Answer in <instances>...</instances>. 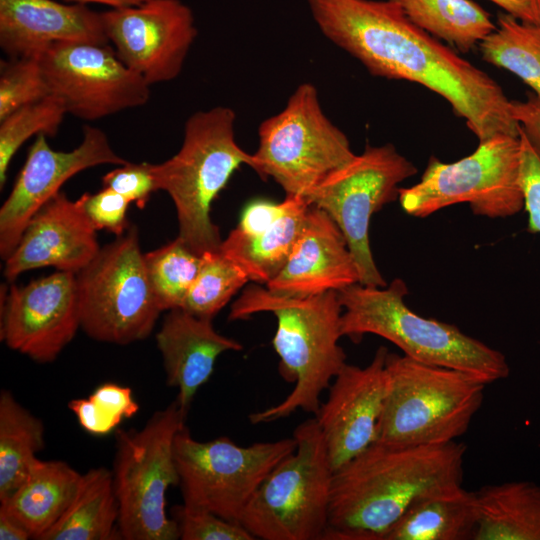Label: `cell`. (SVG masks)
<instances>
[{"label":"cell","mask_w":540,"mask_h":540,"mask_svg":"<svg viewBox=\"0 0 540 540\" xmlns=\"http://www.w3.org/2000/svg\"><path fill=\"white\" fill-rule=\"evenodd\" d=\"M322 34L386 79L420 84L443 97L479 142L519 136L501 86L415 25L393 0H306Z\"/></svg>","instance_id":"1"},{"label":"cell","mask_w":540,"mask_h":540,"mask_svg":"<svg viewBox=\"0 0 540 540\" xmlns=\"http://www.w3.org/2000/svg\"><path fill=\"white\" fill-rule=\"evenodd\" d=\"M466 446L376 441L335 470L323 540H384L407 509L440 488L463 484Z\"/></svg>","instance_id":"2"},{"label":"cell","mask_w":540,"mask_h":540,"mask_svg":"<svg viewBox=\"0 0 540 540\" xmlns=\"http://www.w3.org/2000/svg\"><path fill=\"white\" fill-rule=\"evenodd\" d=\"M260 312L276 317L272 345L280 359L279 373L294 386L277 405L251 413L250 422H273L297 410L315 415L322 392L346 364L339 345L343 307L338 291L297 297L252 285L232 304L228 318L244 320Z\"/></svg>","instance_id":"3"},{"label":"cell","mask_w":540,"mask_h":540,"mask_svg":"<svg viewBox=\"0 0 540 540\" xmlns=\"http://www.w3.org/2000/svg\"><path fill=\"white\" fill-rule=\"evenodd\" d=\"M407 293L401 278L385 287L355 283L339 290L342 336L354 342L365 334L380 336L414 360L467 373L487 385L508 377L502 352L455 325L417 314L404 301Z\"/></svg>","instance_id":"4"},{"label":"cell","mask_w":540,"mask_h":540,"mask_svg":"<svg viewBox=\"0 0 540 540\" xmlns=\"http://www.w3.org/2000/svg\"><path fill=\"white\" fill-rule=\"evenodd\" d=\"M236 114L216 106L193 113L186 121L180 150L160 164H153L158 190L174 202L179 235L196 254L217 251L222 243L212 222L213 201L242 165L253 166V155L235 140Z\"/></svg>","instance_id":"5"},{"label":"cell","mask_w":540,"mask_h":540,"mask_svg":"<svg viewBox=\"0 0 540 540\" xmlns=\"http://www.w3.org/2000/svg\"><path fill=\"white\" fill-rule=\"evenodd\" d=\"M386 372L377 441L398 446L441 445L464 435L487 386L467 373L390 352Z\"/></svg>","instance_id":"6"},{"label":"cell","mask_w":540,"mask_h":540,"mask_svg":"<svg viewBox=\"0 0 540 540\" xmlns=\"http://www.w3.org/2000/svg\"><path fill=\"white\" fill-rule=\"evenodd\" d=\"M187 414L175 400L141 429L116 430L112 475L122 539H179L177 523L167 515L166 494L179 483L174 440Z\"/></svg>","instance_id":"7"},{"label":"cell","mask_w":540,"mask_h":540,"mask_svg":"<svg viewBox=\"0 0 540 540\" xmlns=\"http://www.w3.org/2000/svg\"><path fill=\"white\" fill-rule=\"evenodd\" d=\"M293 437L295 451L266 476L241 517L255 539L323 540L327 530L334 471L315 417Z\"/></svg>","instance_id":"8"},{"label":"cell","mask_w":540,"mask_h":540,"mask_svg":"<svg viewBox=\"0 0 540 540\" xmlns=\"http://www.w3.org/2000/svg\"><path fill=\"white\" fill-rule=\"evenodd\" d=\"M252 169L272 178L286 196L307 197L335 169L354 158L347 136L324 113L316 87L300 84L285 107L263 120Z\"/></svg>","instance_id":"9"},{"label":"cell","mask_w":540,"mask_h":540,"mask_svg":"<svg viewBox=\"0 0 540 540\" xmlns=\"http://www.w3.org/2000/svg\"><path fill=\"white\" fill-rule=\"evenodd\" d=\"M520 165V137L497 135L455 162L430 157L419 182L400 188L398 200L417 218L459 203H468L475 215L510 217L524 209Z\"/></svg>","instance_id":"10"},{"label":"cell","mask_w":540,"mask_h":540,"mask_svg":"<svg viewBox=\"0 0 540 540\" xmlns=\"http://www.w3.org/2000/svg\"><path fill=\"white\" fill-rule=\"evenodd\" d=\"M81 328L94 340L127 345L149 336L162 312L130 226L76 274Z\"/></svg>","instance_id":"11"},{"label":"cell","mask_w":540,"mask_h":540,"mask_svg":"<svg viewBox=\"0 0 540 540\" xmlns=\"http://www.w3.org/2000/svg\"><path fill=\"white\" fill-rule=\"evenodd\" d=\"M296 445L293 436L249 446L227 437L198 441L184 426L174 440L183 504L240 524L258 487Z\"/></svg>","instance_id":"12"},{"label":"cell","mask_w":540,"mask_h":540,"mask_svg":"<svg viewBox=\"0 0 540 540\" xmlns=\"http://www.w3.org/2000/svg\"><path fill=\"white\" fill-rule=\"evenodd\" d=\"M416 173V166L394 145H367L362 154L329 173L306 197L342 231L362 285L387 286L370 248V220L398 199L399 184Z\"/></svg>","instance_id":"13"},{"label":"cell","mask_w":540,"mask_h":540,"mask_svg":"<svg viewBox=\"0 0 540 540\" xmlns=\"http://www.w3.org/2000/svg\"><path fill=\"white\" fill-rule=\"evenodd\" d=\"M38 57L50 95L77 118L98 120L149 101L150 85L110 44L55 43Z\"/></svg>","instance_id":"14"},{"label":"cell","mask_w":540,"mask_h":540,"mask_svg":"<svg viewBox=\"0 0 540 540\" xmlns=\"http://www.w3.org/2000/svg\"><path fill=\"white\" fill-rule=\"evenodd\" d=\"M101 14L118 58L149 85L179 76L198 35L188 5L181 0H147Z\"/></svg>","instance_id":"15"},{"label":"cell","mask_w":540,"mask_h":540,"mask_svg":"<svg viewBox=\"0 0 540 540\" xmlns=\"http://www.w3.org/2000/svg\"><path fill=\"white\" fill-rule=\"evenodd\" d=\"M80 327L75 273L57 270L4 293L1 287L0 337L10 349L52 362Z\"/></svg>","instance_id":"16"},{"label":"cell","mask_w":540,"mask_h":540,"mask_svg":"<svg viewBox=\"0 0 540 540\" xmlns=\"http://www.w3.org/2000/svg\"><path fill=\"white\" fill-rule=\"evenodd\" d=\"M45 134L36 136L14 186L0 209V254L5 260L16 248L31 218L77 173L102 164L128 163L112 149L107 135L89 125L72 151L52 149Z\"/></svg>","instance_id":"17"},{"label":"cell","mask_w":540,"mask_h":540,"mask_svg":"<svg viewBox=\"0 0 540 540\" xmlns=\"http://www.w3.org/2000/svg\"><path fill=\"white\" fill-rule=\"evenodd\" d=\"M388 353L380 346L368 365L346 363L331 382L326 402L314 415L333 471L377 441L387 392Z\"/></svg>","instance_id":"18"},{"label":"cell","mask_w":540,"mask_h":540,"mask_svg":"<svg viewBox=\"0 0 540 540\" xmlns=\"http://www.w3.org/2000/svg\"><path fill=\"white\" fill-rule=\"evenodd\" d=\"M96 230L76 201L59 192L29 221L3 274L13 281L23 272L52 266L77 273L98 253Z\"/></svg>","instance_id":"19"},{"label":"cell","mask_w":540,"mask_h":540,"mask_svg":"<svg viewBox=\"0 0 540 540\" xmlns=\"http://www.w3.org/2000/svg\"><path fill=\"white\" fill-rule=\"evenodd\" d=\"M355 283L359 274L342 231L324 210L311 205L288 261L266 288L306 297Z\"/></svg>","instance_id":"20"},{"label":"cell","mask_w":540,"mask_h":540,"mask_svg":"<svg viewBox=\"0 0 540 540\" xmlns=\"http://www.w3.org/2000/svg\"><path fill=\"white\" fill-rule=\"evenodd\" d=\"M62 42L110 44L101 12L55 0H0V47L9 58Z\"/></svg>","instance_id":"21"},{"label":"cell","mask_w":540,"mask_h":540,"mask_svg":"<svg viewBox=\"0 0 540 540\" xmlns=\"http://www.w3.org/2000/svg\"><path fill=\"white\" fill-rule=\"evenodd\" d=\"M212 320L175 308L168 311L156 334L166 383L178 390L176 400L186 413L200 387L211 377L217 358L243 348L237 340L218 333Z\"/></svg>","instance_id":"22"},{"label":"cell","mask_w":540,"mask_h":540,"mask_svg":"<svg viewBox=\"0 0 540 540\" xmlns=\"http://www.w3.org/2000/svg\"><path fill=\"white\" fill-rule=\"evenodd\" d=\"M310 203L302 196H286L281 214L252 234L234 228L219 251L237 264L249 280L267 284L283 269L303 230Z\"/></svg>","instance_id":"23"},{"label":"cell","mask_w":540,"mask_h":540,"mask_svg":"<svg viewBox=\"0 0 540 540\" xmlns=\"http://www.w3.org/2000/svg\"><path fill=\"white\" fill-rule=\"evenodd\" d=\"M81 478L66 462L37 458L23 482L0 500V511L20 523L31 538L40 540L72 502Z\"/></svg>","instance_id":"24"},{"label":"cell","mask_w":540,"mask_h":540,"mask_svg":"<svg viewBox=\"0 0 540 540\" xmlns=\"http://www.w3.org/2000/svg\"><path fill=\"white\" fill-rule=\"evenodd\" d=\"M478 516L476 492L446 486L417 499L384 540H473Z\"/></svg>","instance_id":"25"},{"label":"cell","mask_w":540,"mask_h":540,"mask_svg":"<svg viewBox=\"0 0 540 540\" xmlns=\"http://www.w3.org/2000/svg\"><path fill=\"white\" fill-rule=\"evenodd\" d=\"M475 492L479 516L473 540H540V485L511 481Z\"/></svg>","instance_id":"26"},{"label":"cell","mask_w":540,"mask_h":540,"mask_svg":"<svg viewBox=\"0 0 540 540\" xmlns=\"http://www.w3.org/2000/svg\"><path fill=\"white\" fill-rule=\"evenodd\" d=\"M118 520L112 471L93 468L82 474L72 502L40 540L122 539Z\"/></svg>","instance_id":"27"},{"label":"cell","mask_w":540,"mask_h":540,"mask_svg":"<svg viewBox=\"0 0 540 540\" xmlns=\"http://www.w3.org/2000/svg\"><path fill=\"white\" fill-rule=\"evenodd\" d=\"M419 28L467 53L491 34L490 14L472 0H393Z\"/></svg>","instance_id":"28"},{"label":"cell","mask_w":540,"mask_h":540,"mask_svg":"<svg viewBox=\"0 0 540 540\" xmlns=\"http://www.w3.org/2000/svg\"><path fill=\"white\" fill-rule=\"evenodd\" d=\"M45 445L43 422L8 390L0 393V500L26 478Z\"/></svg>","instance_id":"29"},{"label":"cell","mask_w":540,"mask_h":540,"mask_svg":"<svg viewBox=\"0 0 540 540\" xmlns=\"http://www.w3.org/2000/svg\"><path fill=\"white\" fill-rule=\"evenodd\" d=\"M479 49L486 62L515 74L540 97V25L501 12Z\"/></svg>","instance_id":"30"},{"label":"cell","mask_w":540,"mask_h":540,"mask_svg":"<svg viewBox=\"0 0 540 540\" xmlns=\"http://www.w3.org/2000/svg\"><path fill=\"white\" fill-rule=\"evenodd\" d=\"M148 280L161 311L181 308L201 267L202 256L177 237L144 254Z\"/></svg>","instance_id":"31"},{"label":"cell","mask_w":540,"mask_h":540,"mask_svg":"<svg viewBox=\"0 0 540 540\" xmlns=\"http://www.w3.org/2000/svg\"><path fill=\"white\" fill-rule=\"evenodd\" d=\"M201 256L200 270L181 309L197 317L213 319L250 280L219 250Z\"/></svg>","instance_id":"32"},{"label":"cell","mask_w":540,"mask_h":540,"mask_svg":"<svg viewBox=\"0 0 540 540\" xmlns=\"http://www.w3.org/2000/svg\"><path fill=\"white\" fill-rule=\"evenodd\" d=\"M67 114L61 100L48 96L23 106L0 121V188L7 180L11 160L18 149L32 136L53 137Z\"/></svg>","instance_id":"33"},{"label":"cell","mask_w":540,"mask_h":540,"mask_svg":"<svg viewBox=\"0 0 540 540\" xmlns=\"http://www.w3.org/2000/svg\"><path fill=\"white\" fill-rule=\"evenodd\" d=\"M68 408L86 432L101 436L112 432L123 419L134 416L139 406L129 387L107 382L87 398L72 399Z\"/></svg>","instance_id":"34"},{"label":"cell","mask_w":540,"mask_h":540,"mask_svg":"<svg viewBox=\"0 0 540 540\" xmlns=\"http://www.w3.org/2000/svg\"><path fill=\"white\" fill-rule=\"evenodd\" d=\"M50 96L38 55L0 62V121Z\"/></svg>","instance_id":"35"},{"label":"cell","mask_w":540,"mask_h":540,"mask_svg":"<svg viewBox=\"0 0 540 540\" xmlns=\"http://www.w3.org/2000/svg\"><path fill=\"white\" fill-rule=\"evenodd\" d=\"M179 539L182 540H254L241 524L199 508L184 504L173 508Z\"/></svg>","instance_id":"36"},{"label":"cell","mask_w":540,"mask_h":540,"mask_svg":"<svg viewBox=\"0 0 540 540\" xmlns=\"http://www.w3.org/2000/svg\"><path fill=\"white\" fill-rule=\"evenodd\" d=\"M76 202L96 231L106 230L121 236L130 227L127 220L130 202L111 188L84 193Z\"/></svg>","instance_id":"37"},{"label":"cell","mask_w":540,"mask_h":540,"mask_svg":"<svg viewBox=\"0 0 540 540\" xmlns=\"http://www.w3.org/2000/svg\"><path fill=\"white\" fill-rule=\"evenodd\" d=\"M103 187H108L144 208L153 192L158 191L153 164L148 162L126 163L102 177Z\"/></svg>","instance_id":"38"},{"label":"cell","mask_w":540,"mask_h":540,"mask_svg":"<svg viewBox=\"0 0 540 540\" xmlns=\"http://www.w3.org/2000/svg\"><path fill=\"white\" fill-rule=\"evenodd\" d=\"M521 141L520 184L524 198V210L528 215L527 230L540 234V159L528 140L519 131Z\"/></svg>","instance_id":"39"},{"label":"cell","mask_w":540,"mask_h":540,"mask_svg":"<svg viewBox=\"0 0 540 540\" xmlns=\"http://www.w3.org/2000/svg\"><path fill=\"white\" fill-rule=\"evenodd\" d=\"M512 116L540 159V97L529 94L525 101L510 100Z\"/></svg>","instance_id":"40"},{"label":"cell","mask_w":540,"mask_h":540,"mask_svg":"<svg viewBox=\"0 0 540 540\" xmlns=\"http://www.w3.org/2000/svg\"><path fill=\"white\" fill-rule=\"evenodd\" d=\"M282 210L283 201L280 203L264 199L252 201L244 208L236 229L246 234L258 232L270 225Z\"/></svg>","instance_id":"41"},{"label":"cell","mask_w":540,"mask_h":540,"mask_svg":"<svg viewBox=\"0 0 540 540\" xmlns=\"http://www.w3.org/2000/svg\"><path fill=\"white\" fill-rule=\"evenodd\" d=\"M516 19L540 25V0H489Z\"/></svg>","instance_id":"42"},{"label":"cell","mask_w":540,"mask_h":540,"mask_svg":"<svg viewBox=\"0 0 540 540\" xmlns=\"http://www.w3.org/2000/svg\"><path fill=\"white\" fill-rule=\"evenodd\" d=\"M29 532L16 520L0 511V540H27Z\"/></svg>","instance_id":"43"},{"label":"cell","mask_w":540,"mask_h":540,"mask_svg":"<svg viewBox=\"0 0 540 540\" xmlns=\"http://www.w3.org/2000/svg\"><path fill=\"white\" fill-rule=\"evenodd\" d=\"M68 3H80V4H89L97 3L109 6L111 8H122L128 6L139 5L147 0H64Z\"/></svg>","instance_id":"44"}]
</instances>
